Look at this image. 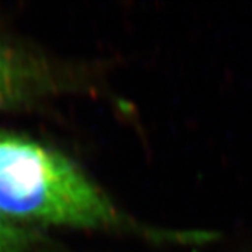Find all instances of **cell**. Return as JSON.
Here are the masks:
<instances>
[{
  "label": "cell",
  "mask_w": 252,
  "mask_h": 252,
  "mask_svg": "<svg viewBox=\"0 0 252 252\" xmlns=\"http://www.w3.org/2000/svg\"><path fill=\"white\" fill-rule=\"evenodd\" d=\"M51 83V70L38 56L0 36V111L38 98Z\"/></svg>",
  "instance_id": "cell-2"
},
{
  "label": "cell",
  "mask_w": 252,
  "mask_h": 252,
  "mask_svg": "<svg viewBox=\"0 0 252 252\" xmlns=\"http://www.w3.org/2000/svg\"><path fill=\"white\" fill-rule=\"evenodd\" d=\"M0 212L27 227L121 224L111 199L70 158L6 130H0Z\"/></svg>",
  "instance_id": "cell-1"
},
{
  "label": "cell",
  "mask_w": 252,
  "mask_h": 252,
  "mask_svg": "<svg viewBox=\"0 0 252 252\" xmlns=\"http://www.w3.org/2000/svg\"><path fill=\"white\" fill-rule=\"evenodd\" d=\"M35 237L23 225L0 212V252H34Z\"/></svg>",
  "instance_id": "cell-3"
}]
</instances>
